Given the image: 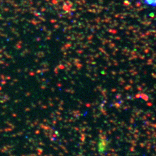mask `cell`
<instances>
[{
  "instance_id": "6da1fadb",
  "label": "cell",
  "mask_w": 156,
  "mask_h": 156,
  "mask_svg": "<svg viewBox=\"0 0 156 156\" xmlns=\"http://www.w3.org/2000/svg\"><path fill=\"white\" fill-rule=\"evenodd\" d=\"M108 148V141L104 138H100L97 144L98 152L100 154H104Z\"/></svg>"
},
{
  "instance_id": "7a4b0ae2",
  "label": "cell",
  "mask_w": 156,
  "mask_h": 156,
  "mask_svg": "<svg viewBox=\"0 0 156 156\" xmlns=\"http://www.w3.org/2000/svg\"><path fill=\"white\" fill-rule=\"evenodd\" d=\"M144 5L150 7H156V0H143Z\"/></svg>"
}]
</instances>
